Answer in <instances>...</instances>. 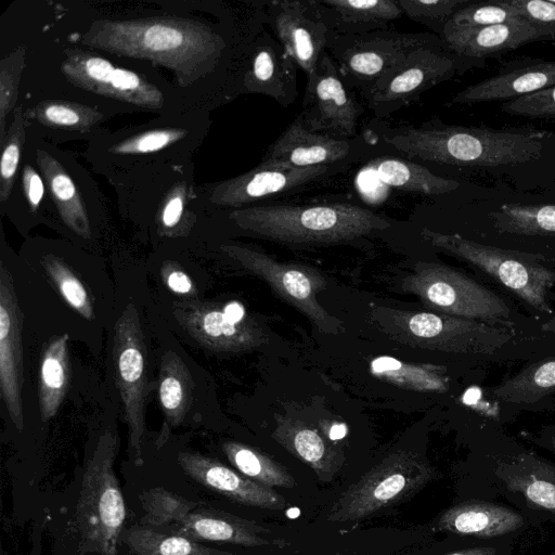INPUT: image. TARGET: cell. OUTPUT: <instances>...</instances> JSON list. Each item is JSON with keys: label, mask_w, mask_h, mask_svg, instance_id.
I'll use <instances>...</instances> for the list:
<instances>
[{"label": "cell", "mask_w": 555, "mask_h": 555, "mask_svg": "<svg viewBox=\"0 0 555 555\" xmlns=\"http://www.w3.org/2000/svg\"><path fill=\"white\" fill-rule=\"evenodd\" d=\"M379 130V138L386 144L409 158L486 168L538 159L550 135L531 128L463 127L438 119L421 126L402 125Z\"/></svg>", "instance_id": "1"}, {"label": "cell", "mask_w": 555, "mask_h": 555, "mask_svg": "<svg viewBox=\"0 0 555 555\" xmlns=\"http://www.w3.org/2000/svg\"><path fill=\"white\" fill-rule=\"evenodd\" d=\"M230 219L260 237L308 246L348 243L390 227L382 216L348 203L238 208Z\"/></svg>", "instance_id": "2"}, {"label": "cell", "mask_w": 555, "mask_h": 555, "mask_svg": "<svg viewBox=\"0 0 555 555\" xmlns=\"http://www.w3.org/2000/svg\"><path fill=\"white\" fill-rule=\"evenodd\" d=\"M87 38L93 47L153 61L178 74L199 62L215 64L225 49L224 39L207 26L173 18L100 22Z\"/></svg>", "instance_id": "3"}, {"label": "cell", "mask_w": 555, "mask_h": 555, "mask_svg": "<svg viewBox=\"0 0 555 555\" xmlns=\"http://www.w3.org/2000/svg\"><path fill=\"white\" fill-rule=\"evenodd\" d=\"M464 490V499H502L530 527H555V463L532 451L511 446L481 453L469 468Z\"/></svg>", "instance_id": "4"}, {"label": "cell", "mask_w": 555, "mask_h": 555, "mask_svg": "<svg viewBox=\"0 0 555 555\" xmlns=\"http://www.w3.org/2000/svg\"><path fill=\"white\" fill-rule=\"evenodd\" d=\"M370 319L392 340L443 352L494 354L513 337L505 327L439 312L371 305Z\"/></svg>", "instance_id": "5"}, {"label": "cell", "mask_w": 555, "mask_h": 555, "mask_svg": "<svg viewBox=\"0 0 555 555\" xmlns=\"http://www.w3.org/2000/svg\"><path fill=\"white\" fill-rule=\"evenodd\" d=\"M117 433L106 429L99 438L83 474L77 503V525L82 545L99 555H116L126 511L114 472Z\"/></svg>", "instance_id": "6"}, {"label": "cell", "mask_w": 555, "mask_h": 555, "mask_svg": "<svg viewBox=\"0 0 555 555\" xmlns=\"http://www.w3.org/2000/svg\"><path fill=\"white\" fill-rule=\"evenodd\" d=\"M421 234L431 246L492 276L533 309L553 313L548 292L555 285V271L540 263L538 255L489 246L427 228Z\"/></svg>", "instance_id": "7"}, {"label": "cell", "mask_w": 555, "mask_h": 555, "mask_svg": "<svg viewBox=\"0 0 555 555\" xmlns=\"http://www.w3.org/2000/svg\"><path fill=\"white\" fill-rule=\"evenodd\" d=\"M436 477L435 468L418 455L393 452L344 491L333 503L326 519L360 521L410 499Z\"/></svg>", "instance_id": "8"}, {"label": "cell", "mask_w": 555, "mask_h": 555, "mask_svg": "<svg viewBox=\"0 0 555 555\" xmlns=\"http://www.w3.org/2000/svg\"><path fill=\"white\" fill-rule=\"evenodd\" d=\"M401 287L439 313L502 327L511 324V309L503 298L443 263L416 262Z\"/></svg>", "instance_id": "9"}, {"label": "cell", "mask_w": 555, "mask_h": 555, "mask_svg": "<svg viewBox=\"0 0 555 555\" xmlns=\"http://www.w3.org/2000/svg\"><path fill=\"white\" fill-rule=\"evenodd\" d=\"M441 40L434 33H403L392 28L352 36L330 33L327 52L346 85L363 93L410 53Z\"/></svg>", "instance_id": "10"}, {"label": "cell", "mask_w": 555, "mask_h": 555, "mask_svg": "<svg viewBox=\"0 0 555 555\" xmlns=\"http://www.w3.org/2000/svg\"><path fill=\"white\" fill-rule=\"evenodd\" d=\"M112 356L128 428V453L139 467L143 465L145 434L146 348L140 317L132 302L115 322Z\"/></svg>", "instance_id": "11"}, {"label": "cell", "mask_w": 555, "mask_h": 555, "mask_svg": "<svg viewBox=\"0 0 555 555\" xmlns=\"http://www.w3.org/2000/svg\"><path fill=\"white\" fill-rule=\"evenodd\" d=\"M466 68L441 40L410 53L361 95L377 118H385Z\"/></svg>", "instance_id": "12"}, {"label": "cell", "mask_w": 555, "mask_h": 555, "mask_svg": "<svg viewBox=\"0 0 555 555\" xmlns=\"http://www.w3.org/2000/svg\"><path fill=\"white\" fill-rule=\"evenodd\" d=\"M221 249L243 268L263 280L286 302L301 311L325 334L344 331L340 320L323 308L318 294L326 286L325 278L310 267L283 262L268 254L241 244L221 245Z\"/></svg>", "instance_id": "13"}, {"label": "cell", "mask_w": 555, "mask_h": 555, "mask_svg": "<svg viewBox=\"0 0 555 555\" xmlns=\"http://www.w3.org/2000/svg\"><path fill=\"white\" fill-rule=\"evenodd\" d=\"M363 113V105L346 85L326 51L307 75L299 114L305 126L315 132L348 139L356 133Z\"/></svg>", "instance_id": "14"}, {"label": "cell", "mask_w": 555, "mask_h": 555, "mask_svg": "<svg viewBox=\"0 0 555 555\" xmlns=\"http://www.w3.org/2000/svg\"><path fill=\"white\" fill-rule=\"evenodd\" d=\"M264 24L309 75L327 51L330 30L317 0H273L262 2Z\"/></svg>", "instance_id": "15"}, {"label": "cell", "mask_w": 555, "mask_h": 555, "mask_svg": "<svg viewBox=\"0 0 555 555\" xmlns=\"http://www.w3.org/2000/svg\"><path fill=\"white\" fill-rule=\"evenodd\" d=\"M298 66L278 39L263 27L245 52L241 92L262 94L283 107L298 96Z\"/></svg>", "instance_id": "16"}, {"label": "cell", "mask_w": 555, "mask_h": 555, "mask_svg": "<svg viewBox=\"0 0 555 555\" xmlns=\"http://www.w3.org/2000/svg\"><path fill=\"white\" fill-rule=\"evenodd\" d=\"M23 313L9 269L0 266V389L14 426L22 431L24 415L22 386L24 380Z\"/></svg>", "instance_id": "17"}, {"label": "cell", "mask_w": 555, "mask_h": 555, "mask_svg": "<svg viewBox=\"0 0 555 555\" xmlns=\"http://www.w3.org/2000/svg\"><path fill=\"white\" fill-rule=\"evenodd\" d=\"M331 166L298 168L261 162L251 170L217 184L211 201L218 205L241 207L259 199L300 190L325 178Z\"/></svg>", "instance_id": "18"}, {"label": "cell", "mask_w": 555, "mask_h": 555, "mask_svg": "<svg viewBox=\"0 0 555 555\" xmlns=\"http://www.w3.org/2000/svg\"><path fill=\"white\" fill-rule=\"evenodd\" d=\"M529 528L527 518L514 507L474 498L452 504L436 520V529L441 532L479 540H517Z\"/></svg>", "instance_id": "19"}, {"label": "cell", "mask_w": 555, "mask_h": 555, "mask_svg": "<svg viewBox=\"0 0 555 555\" xmlns=\"http://www.w3.org/2000/svg\"><path fill=\"white\" fill-rule=\"evenodd\" d=\"M173 315L199 345L215 351L237 352L256 348L267 339L251 321L232 322L216 304L185 301L175 305Z\"/></svg>", "instance_id": "20"}, {"label": "cell", "mask_w": 555, "mask_h": 555, "mask_svg": "<svg viewBox=\"0 0 555 555\" xmlns=\"http://www.w3.org/2000/svg\"><path fill=\"white\" fill-rule=\"evenodd\" d=\"M555 86V59L519 57L502 65L495 75L454 94L448 105L511 101Z\"/></svg>", "instance_id": "21"}, {"label": "cell", "mask_w": 555, "mask_h": 555, "mask_svg": "<svg viewBox=\"0 0 555 555\" xmlns=\"http://www.w3.org/2000/svg\"><path fill=\"white\" fill-rule=\"evenodd\" d=\"M441 39L452 53L468 65L472 61L501 56L530 42L555 40V35L519 18L482 28H461L447 24Z\"/></svg>", "instance_id": "22"}, {"label": "cell", "mask_w": 555, "mask_h": 555, "mask_svg": "<svg viewBox=\"0 0 555 555\" xmlns=\"http://www.w3.org/2000/svg\"><path fill=\"white\" fill-rule=\"evenodd\" d=\"M177 460L191 478L241 504L272 511L286 506L285 499L273 488L237 474L217 460L193 452H180Z\"/></svg>", "instance_id": "23"}, {"label": "cell", "mask_w": 555, "mask_h": 555, "mask_svg": "<svg viewBox=\"0 0 555 555\" xmlns=\"http://www.w3.org/2000/svg\"><path fill=\"white\" fill-rule=\"evenodd\" d=\"M351 151L347 139L308 129L298 115L268 147L261 162H273L298 168L332 166Z\"/></svg>", "instance_id": "24"}, {"label": "cell", "mask_w": 555, "mask_h": 555, "mask_svg": "<svg viewBox=\"0 0 555 555\" xmlns=\"http://www.w3.org/2000/svg\"><path fill=\"white\" fill-rule=\"evenodd\" d=\"M173 533L194 541H219L244 546L283 547L286 544L284 540L270 538V531L255 521L215 509L190 513L176 524Z\"/></svg>", "instance_id": "25"}, {"label": "cell", "mask_w": 555, "mask_h": 555, "mask_svg": "<svg viewBox=\"0 0 555 555\" xmlns=\"http://www.w3.org/2000/svg\"><path fill=\"white\" fill-rule=\"evenodd\" d=\"M317 3L330 33L340 36L386 29L403 14L395 0H317Z\"/></svg>", "instance_id": "26"}, {"label": "cell", "mask_w": 555, "mask_h": 555, "mask_svg": "<svg viewBox=\"0 0 555 555\" xmlns=\"http://www.w3.org/2000/svg\"><path fill=\"white\" fill-rule=\"evenodd\" d=\"M272 437L323 481H330L343 464L341 453L315 428L300 421L278 420Z\"/></svg>", "instance_id": "27"}, {"label": "cell", "mask_w": 555, "mask_h": 555, "mask_svg": "<svg viewBox=\"0 0 555 555\" xmlns=\"http://www.w3.org/2000/svg\"><path fill=\"white\" fill-rule=\"evenodd\" d=\"M194 382L184 361L175 352L163 356L158 375V399L164 423L156 441L164 446L173 428L185 418L193 402Z\"/></svg>", "instance_id": "28"}, {"label": "cell", "mask_w": 555, "mask_h": 555, "mask_svg": "<svg viewBox=\"0 0 555 555\" xmlns=\"http://www.w3.org/2000/svg\"><path fill=\"white\" fill-rule=\"evenodd\" d=\"M69 336L51 338L44 347L39 367V408L43 422L57 413L70 384Z\"/></svg>", "instance_id": "29"}, {"label": "cell", "mask_w": 555, "mask_h": 555, "mask_svg": "<svg viewBox=\"0 0 555 555\" xmlns=\"http://www.w3.org/2000/svg\"><path fill=\"white\" fill-rule=\"evenodd\" d=\"M37 163L62 221L77 235L90 237V222L78 189L57 159L37 152Z\"/></svg>", "instance_id": "30"}, {"label": "cell", "mask_w": 555, "mask_h": 555, "mask_svg": "<svg viewBox=\"0 0 555 555\" xmlns=\"http://www.w3.org/2000/svg\"><path fill=\"white\" fill-rule=\"evenodd\" d=\"M371 167L384 184L404 192L441 195L460 186L455 180L436 176L424 166L399 158H380Z\"/></svg>", "instance_id": "31"}, {"label": "cell", "mask_w": 555, "mask_h": 555, "mask_svg": "<svg viewBox=\"0 0 555 555\" xmlns=\"http://www.w3.org/2000/svg\"><path fill=\"white\" fill-rule=\"evenodd\" d=\"M555 392V357L540 360L496 385L491 393L508 403H534Z\"/></svg>", "instance_id": "32"}, {"label": "cell", "mask_w": 555, "mask_h": 555, "mask_svg": "<svg viewBox=\"0 0 555 555\" xmlns=\"http://www.w3.org/2000/svg\"><path fill=\"white\" fill-rule=\"evenodd\" d=\"M122 540L137 555H236L151 527H131L122 533Z\"/></svg>", "instance_id": "33"}, {"label": "cell", "mask_w": 555, "mask_h": 555, "mask_svg": "<svg viewBox=\"0 0 555 555\" xmlns=\"http://www.w3.org/2000/svg\"><path fill=\"white\" fill-rule=\"evenodd\" d=\"M489 216L501 233L555 235V205L504 204Z\"/></svg>", "instance_id": "34"}, {"label": "cell", "mask_w": 555, "mask_h": 555, "mask_svg": "<svg viewBox=\"0 0 555 555\" xmlns=\"http://www.w3.org/2000/svg\"><path fill=\"white\" fill-rule=\"evenodd\" d=\"M230 463L244 476L268 487L293 488L294 477L284 466L260 451L234 441L222 444Z\"/></svg>", "instance_id": "35"}, {"label": "cell", "mask_w": 555, "mask_h": 555, "mask_svg": "<svg viewBox=\"0 0 555 555\" xmlns=\"http://www.w3.org/2000/svg\"><path fill=\"white\" fill-rule=\"evenodd\" d=\"M28 118L46 129L63 133H86L103 118V114L87 105L47 101L27 113Z\"/></svg>", "instance_id": "36"}, {"label": "cell", "mask_w": 555, "mask_h": 555, "mask_svg": "<svg viewBox=\"0 0 555 555\" xmlns=\"http://www.w3.org/2000/svg\"><path fill=\"white\" fill-rule=\"evenodd\" d=\"M188 134L189 129L179 126L155 127L116 139L106 151L119 157L152 155L173 146Z\"/></svg>", "instance_id": "37"}, {"label": "cell", "mask_w": 555, "mask_h": 555, "mask_svg": "<svg viewBox=\"0 0 555 555\" xmlns=\"http://www.w3.org/2000/svg\"><path fill=\"white\" fill-rule=\"evenodd\" d=\"M372 370L378 375H385L388 379L417 390L444 391L448 387L441 367L414 366L396 359L379 358L372 362Z\"/></svg>", "instance_id": "38"}, {"label": "cell", "mask_w": 555, "mask_h": 555, "mask_svg": "<svg viewBox=\"0 0 555 555\" xmlns=\"http://www.w3.org/2000/svg\"><path fill=\"white\" fill-rule=\"evenodd\" d=\"M140 501L144 515L141 522L145 527H159L168 524H177L185 518L197 505L164 488H154L143 492Z\"/></svg>", "instance_id": "39"}, {"label": "cell", "mask_w": 555, "mask_h": 555, "mask_svg": "<svg viewBox=\"0 0 555 555\" xmlns=\"http://www.w3.org/2000/svg\"><path fill=\"white\" fill-rule=\"evenodd\" d=\"M42 266L67 305L82 318L93 319V307L88 292L73 270L54 255L44 256Z\"/></svg>", "instance_id": "40"}, {"label": "cell", "mask_w": 555, "mask_h": 555, "mask_svg": "<svg viewBox=\"0 0 555 555\" xmlns=\"http://www.w3.org/2000/svg\"><path fill=\"white\" fill-rule=\"evenodd\" d=\"M26 121L22 106L14 109L13 121L7 135L1 141L2 153L0 162V201L5 203L12 192L20 166L23 145L25 142Z\"/></svg>", "instance_id": "41"}, {"label": "cell", "mask_w": 555, "mask_h": 555, "mask_svg": "<svg viewBox=\"0 0 555 555\" xmlns=\"http://www.w3.org/2000/svg\"><path fill=\"white\" fill-rule=\"evenodd\" d=\"M522 18L506 0L470 3L460 8L448 22L461 28H482Z\"/></svg>", "instance_id": "42"}, {"label": "cell", "mask_w": 555, "mask_h": 555, "mask_svg": "<svg viewBox=\"0 0 555 555\" xmlns=\"http://www.w3.org/2000/svg\"><path fill=\"white\" fill-rule=\"evenodd\" d=\"M402 13L410 20L429 27L441 38L443 29L453 14L467 0H398Z\"/></svg>", "instance_id": "43"}, {"label": "cell", "mask_w": 555, "mask_h": 555, "mask_svg": "<svg viewBox=\"0 0 555 555\" xmlns=\"http://www.w3.org/2000/svg\"><path fill=\"white\" fill-rule=\"evenodd\" d=\"M501 109L513 116L546 119L555 122V86L502 104Z\"/></svg>", "instance_id": "44"}, {"label": "cell", "mask_w": 555, "mask_h": 555, "mask_svg": "<svg viewBox=\"0 0 555 555\" xmlns=\"http://www.w3.org/2000/svg\"><path fill=\"white\" fill-rule=\"evenodd\" d=\"M24 50L1 61L0 66V141L5 137V119L15 102L20 75L24 65Z\"/></svg>", "instance_id": "45"}, {"label": "cell", "mask_w": 555, "mask_h": 555, "mask_svg": "<svg viewBox=\"0 0 555 555\" xmlns=\"http://www.w3.org/2000/svg\"><path fill=\"white\" fill-rule=\"evenodd\" d=\"M519 15L555 35V3L551 0H506Z\"/></svg>", "instance_id": "46"}, {"label": "cell", "mask_w": 555, "mask_h": 555, "mask_svg": "<svg viewBox=\"0 0 555 555\" xmlns=\"http://www.w3.org/2000/svg\"><path fill=\"white\" fill-rule=\"evenodd\" d=\"M22 190L29 208L36 211L43 199L44 182L40 173L26 163L22 170Z\"/></svg>", "instance_id": "47"}, {"label": "cell", "mask_w": 555, "mask_h": 555, "mask_svg": "<svg viewBox=\"0 0 555 555\" xmlns=\"http://www.w3.org/2000/svg\"><path fill=\"white\" fill-rule=\"evenodd\" d=\"M162 278L166 286L178 295L196 294L192 279L176 262L167 261L163 264Z\"/></svg>", "instance_id": "48"}, {"label": "cell", "mask_w": 555, "mask_h": 555, "mask_svg": "<svg viewBox=\"0 0 555 555\" xmlns=\"http://www.w3.org/2000/svg\"><path fill=\"white\" fill-rule=\"evenodd\" d=\"M184 209L183 197L171 195L165 203L160 214V225L166 230L173 229L181 220Z\"/></svg>", "instance_id": "49"}, {"label": "cell", "mask_w": 555, "mask_h": 555, "mask_svg": "<svg viewBox=\"0 0 555 555\" xmlns=\"http://www.w3.org/2000/svg\"><path fill=\"white\" fill-rule=\"evenodd\" d=\"M223 311L227 317L234 323H244L247 322L246 312L244 307L237 301H231L225 304L223 307Z\"/></svg>", "instance_id": "50"}, {"label": "cell", "mask_w": 555, "mask_h": 555, "mask_svg": "<svg viewBox=\"0 0 555 555\" xmlns=\"http://www.w3.org/2000/svg\"><path fill=\"white\" fill-rule=\"evenodd\" d=\"M532 441L539 447L555 454V429H546L540 433L532 438Z\"/></svg>", "instance_id": "51"}, {"label": "cell", "mask_w": 555, "mask_h": 555, "mask_svg": "<svg viewBox=\"0 0 555 555\" xmlns=\"http://www.w3.org/2000/svg\"><path fill=\"white\" fill-rule=\"evenodd\" d=\"M541 330L543 332H547V333H554L555 334V313L550 318L548 321H546Z\"/></svg>", "instance_id": "52"}, {"label": "cell", "mask_w": 555, "mask_h": 555, "mask_svg": "<svg viewBox=\"0 0 555 555\" xmlns=\"http://www.w3.org/2000/svg\"><path fill=\"white\" fill-rule=\"evenodd\" d=\"M550 555H555V551H554V552H552Z\"/></svg>", "instance_id": "53"}, {"label": "cell", "mask_w": 555, "mask_h": 555, "mask_svg": "<svg viewBox=\"0 0 555 555\" xmlns=\"http://www.w3.org/2000/svg\"><path fill=\"white\" fill-rule=\"evenodd\" d=\"M553 3H555V0H551Z\"/></svg>", "instance_id": "54"}]
</instances>
